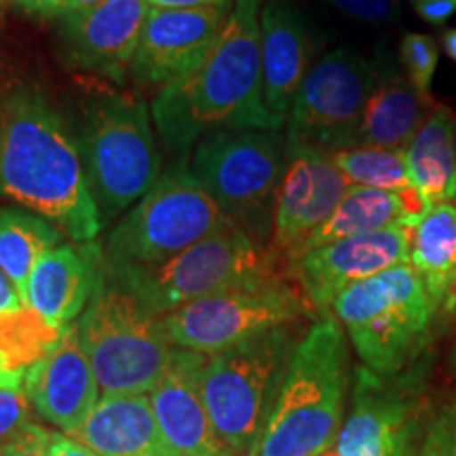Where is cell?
<instances>
[{"instance_id": "obj_1", "label": "cell", "mask_w": 456, "mask_h": 456, "mask_svg": "<svg viewBox=\"0 0 456 456\" xmlns=\"http://www.w3.org/2000/svg\"><path fill=\"white\" fill-rule=\"evenodd\" d=\"M265 0H235L209 55L180 81L159 91L152 123L163 146L186 155L220 131H279L285 123L265 100L260 11Z\"/></svg>"}, {"instance_id": "obj_2", "label": "cell", "mask_w": 456, "mask_h": 456, "mask_svg": "<svg viewBox=\"0 0 456 456\" xmlns=\"http://www.w3.org/2000/svg\"><path fill=\"white\" fill-rule=\"evenodd\" d=\"M0 197L53 222L77 243L95 241L104 228L77 135L37 87L0 95Z\"/></svg>"}, {"instance_id": "obj_3", "label": "cell", "mask_w": 456, "mask_h": 456, "mask_svg": "<svg viewBox=\"0 0 456 456\" xmlns=\"http://www.w3.org/2000/svg\"><path fill=\"white\" fill-rule=\"evenodd\" d=\"M349 387L338 319H317L302 336L254 456H315L336 446Z\"/></svg>"}, {"instance_id": "obj_4", "label": "cell", "mask_w": 456, "mask_h": 456, "mask_svg": "<svg viewBox=\"0 0 456 456\" xmlns=\"http://www.w3.org/2000/svg\"><path fill=\"white\" fill-rule=\"evenodd\" d=\"M302 336L292 323L205 357L201 397L228 456L256 454Z\"/></svg>"}, {"instance_id": "obj_5", "label": "cell", "mask_w": 456, "mask_h": 456, "mask_svg": "<svg viewBox=\"0 0 456 456\" xmlns=\"http://www.w3.org/2000/svg\"><path fill=\"white\" fill-rule=\"evenodd\" d=\"M332 311L362 366L379 376H397L419 363L442 315L410 262L351 285Z\"/></svg>"}, {"instance_id": "obj_6", "label": "cell", "mask_w": 456, "mask_h": 456, "mask_svg": "<svg viewBox=\"0 0 456 456\" xmlns=\"http://www.w3.org/2000/svg\"><path fill=\"white\" fill-rule=\"evenodd\" d=\"M104 273L157 317L224 289L283 277L271 249L231 222L161 265H110L104 260Z\"/></svg>"}, {"instance_id": "obj_7", "label": "cell", "mask_w": 456, "mask_h": 456, "mask_svg": "<svg viewBox=\"0 0 456 456\" xmlns=\"http://www.w3.org/2000/svg\"><path fill=\"white\" fill-rule=\"evenodd\" d=\"M77 144L104 224L134 208L161 178L152 112L144 100L118 94L91 100Z\"/></svg>"}, {"instance_id": "obj_8", "label": "cell", "mask_w": 456, "mask_h": 456, "mask_svg": "<svg viewBox=\"0 0 456 456\" xmlns=\"http://www.w3.org/2000/svg\"><path fill=\"white\" fill-rule=\"evenodd\" d=\"M78 340L104 395H138L155 389L178 346L171 345L163 317L104 273V262L87 309L78 322Z\"/></svg>"}, {"instance_id": "obj_9", "label": "cell", "mask_w": 456, "mask_h": 456, "mask_svg": "<svg viewBox=\"0 0 456 456\" xmlns=\"http://www.w3.org/2000/svg\"><path fill=\"white\" fill-rule=\"evenodd\" d=\"M288 165L279 131H220L192 148L191 167L232 226L269 248Z\"/></svg>"}, {"instance_id": "obj_10", "label": "cell", "mask_w": 456, "mask_h": 456, "mask_svg": "<svg viewBox=\"0 0 456 456\" xmlns=\"http://www.w3.org/2000/svg\"><path fill=\"white\" fill-rule=\"evenodd\" d=\"M226 222L188 163L182 161L165 171L112 228L104 260L110 265H161L209 237Z\"/></svg>"}, {"instance_id": "obj_11", "label": "cell", "mask_w": 456, "mask_h": 456, "mask_svg": "<svg viewBox=\"0 0 456 456\" xmlns=\"http://www.w3.org/2000/svg\"><path fill=\"white\" fill-rule=\"evenodd\" d=\"M315 309L296 283L273 277L205 296L163 317L171 345L201 355L266 332L315 317Z\"/></svg>"}, {"instance_id": "obj_12", "label": "cell", "mask_w": 456, "mask_h": 456, "mask_svg": "<svg viewBox=\"0 0 456 456\" xmlns=\"http://www.w3.org/2000/svg\"><path fill=\"white\" fill-rule=\"evenodd\" d=\"M374 64L349 49H334L311 66L285 121V144L319 152L353 148Z\"/></svg>"}, {"instance_id": "obj_13", "label": "cell", "mask_w": 456, "mask_h": 456, "mask_svg": "<svg viewBox=\"0 0 456 456\" xmlns=\"http://www.w3.org/2000/svg\"><path fill=\"white\" fill-rule=\"evenodd\" d=\"M425 363L397 376L359 366L353 406L336 440L340 456H410L419 427Z\"/></svg>"}, {"instance_id": "obj_14", "label": "cell", "mask_w": 456, "mask_h": 456, "mask_svg": "<svg viewBox=\"0 0 456 456\" xmlns=\"http://www.w3.org/2000/svg\"><path fill=\"white\" fill-rule=\"evenodd\" d=\"M416 222H399L385 231L366 232L302 254L288 275L322 317H328L338 296L363 279L410 262Z\"/></svg>"}, {"instance_id": "obj_15", "label": "cell", "mask_w": 456, "mask_h": 456, "mask_svg": "<svg viewBox=\"0 0 456 456\" xmlns=\"http://www.w3.org/2000/svg\"><path fill=\"white\" fill-rule=\"evenodd\" d=\"M288 165L277 197L269 249L288 266L298 258L302 245L338 208L351 184L326 152L306 146H288Z\"/></svg>"}, {"instance_id": "obj_16", "label": "cell", "mask_w": 456, "mask_h": 456, "mask_svg": "<svg viewBox=\"0 0 456 456\" xmlns=\"http://www.w3.org/2000/svg\"><path fill=\"white\" fill-rule=\"evenodd\" d=\"M151 13L146 0H106L57 21L61 64L123 83L131 70L142 28Z\"/></svg>"}, {"instance_id": "obj_17", "label": "cell", "mask_w": 456, "mask_h": 456, "mask_svg": "<svg viewBox=\"0 0 456 456\" xmlns=\"http://www.w3.org/2000/svg\"><path fill=\"white\" fill-rule=\"evenodd\" d=\"M232 7L151 9L131 61L142 87H169L201 64L224 30Z\"/></svg>"}, {"instance_id": "obj_18", "label": "cell", "mask_w": 456, "mask_h": 456, "mask_svg": "<svg viewBox=\"0 0 456 456\" xmlns=\"http://www.w3.org/2000/svg\"><path fill=\"white\" fill-rule=\"evenodd\" d=\"M24 393L34 412L60 433L81 429L98 406L100 383L77 328H66L60 345L26 374Z\"/></svg>"}, {"instance_id": "obj_19", "label": "cell", "mask_w": 456, "mask_h": 456, "mask_svg": "<svg viewBox=\"0 0 456 456\" xmlns=\"http://www.w3.org/2000/svg\"><path fill=\"white\" fill-rule=\"evenodd\" d=\"M201 353L175 349L151 391L152 412L169 456H228L201 397Z\"/></svg>"}, {"instance_id": "obj_20", "label": "cell", "mask_w": 456, "mask_h": 456, "mask_svg": "<svg viewBox=\"0 0 456 456\" xmlns=\"http://www.w3.org/2000/svg\"><path fill=\"white\" fill-rule=\"evenodd\" d=\"M315 49L313 28L294 0H265L260 11L262 81L266 106L281 123L288 121Z\"/></svg>"}, {"instance_id": "obj_21", "label": "cell", "mask_w": 456, "mask_h": 456, "mask_svg": "<svg viewBox=\"0 0 456 456\" xmlns=\"http://www.w3.org/2000/svg\"><path fill=\"white\" fill-rule=\"evenodd\" d=\"M104 249L98 241L61 243L38 260L28 283V306L57 330L74 326L98 283Z\"/></svg>"}, {"instance_id": "obj_22", "label": "cell", "mask_w": 456, "mask_h": 456, "mask_svg": "<svg viewBox=\"0 0 456 456\" xmlns=\"http://www.w3.org/2000/svg\"><path fill=\"white\" fill-rule=\"evenodd\" d=\"M440 102L414 89L406 74L399 72L389 57L374 64V83L363 106L362 121L355 134V146L406 151L410 140Z\"/></svg>"}, {"instance_id": "obj_23", "label": "cell", "mask_w": 456, "mask_h": 456, "mask_svg": "<svg viewBox=\"0 0 456 456\" xmlns=\"http://www.w3.org/2000/svg\"><path fill=\"white\" fill-rule=\"evenodd\" d=\"M70 437L98 456H169L151 393L102 395L85 425Z\"/></svg>"}, {"instance_id": "obj_24", "label": "cell", "mask_w": 456, "mask_h": 456, "mask_svg": "<svg viewBox=\"0 0 456 456\" xmlns=\"http://www.w3.org/2000/svg\"><path fill=\"white\" fill-rule=\"evenodd\" d=\"M429 208L431 205L416 188L391 192L351 186L334 214L313 232L309 241L302 245L298 258L311 249L323 248V245L340 241V239L385 231L399 222H419Z\"/></svg>"}, {"instance_id": "obj_25", "label": "cell", "mask_w": 456, "mask_h": 456, "mask_svg": "<svg viewBox=\"0 0 456 456\" xmlns=\"http://www.w3.org/2000/svg\"><path fill=\"white\" fill-rule=\"evenodd\" d=\"M456 112L440 104L403 151L410 184L429 205L456 203Z\"/></svg>"}, {"instance_id": "obj_26", "label": "cell", "mask_w": 456, "mask_h": 456, "mask_svg": "<svg viewBox=\"0 0 456 456\" xmlns=\"http://www.w3.org/2000/svg\"><path fill=\"white\" fill-rule=\"evenodd\" d=\"M410 265L444 313L456 311V203H437L416 222Z\"/></svg>"}, {"instance_id": "obj_27", "label": "cell", "mask_w": 456, "mask_h": 456, "mask_svg": "<svg viewBox=\"0 0 456 456\" xmlns=\"http://www.w3.org/2000/svg\"><path fill=\"white\" fill-rule=\"evenodd\" d=\"M64 232L43 216L9 205L0 208V269L28 306V283L38 260L64 243Z\"/></svg>"}, {"instance_id": "obj_28", "label": "cell", "mask_w": 456, "mask_h": 456, "mask_svg": "<svg viewBox=\"0 0 456 456\" xmlns=\"http://www.w3.org/2000/svg\"><path fill=\"white\" fill-rule=\"evenodd\" d=\"M57 330L30 306L0 315V385L21 387L30 370L60 345Z\"/></svg>"}, {"instance_id": "obj_29", "label": "cell", "mask_w": 456, "mask_h": 456, "mask_svg": "<svg viewBox=\"0 0 456 456\" xmlns=\"http://www.w3.org/2000/svg\"><path fill=\"white\" fill-rule=\"evenodd\" d=\"M328 157L351 186L376 188V191L391 192L412 188L403 151L355 146L330 152Z\"/></svg>"}, {"instance_id": "obj_30", "label": "cell", "mask_w": 456, "mask_h": 456, "mask_svg": "<svg viewBox=\"0 0 456 456\" xmlns=\"http://www.w3.org/2000/svg\"><path fill=\"white\" fill-rule=\"evenodd\" d=\"M399 60L408 81L423 95H431L433 77L440 66V45L429 34L406 32L399 43Z\"/></svg>"}, {"instance_id": "obj_31", "label": "cell", "mask_w": 456, "mask_h": 456, "mask_svg": "<svg viewBox=\"0 0 456 456\" xmlns=\"http://www.w3.org/2000/svg\"><path fill=\"white\" fill-rule=\"evenodd\" d=\"M32 406L21 387L0 385V446H7L32 423Z\"/></svg>"}, {"instance_id": "obj_32", "label": "cell", "mask_w": 456, "mask_h": 456, "mask_svg": "<svg viewBox=\"0 0 456 456\" xmlns=\"http://www.w3.org/2000/svg\"><path fill=\"white\" fill-rule=\"evenodd\" d=\"M106 0H13V7L21 15L41 21H60L68 15L81 13Z\"/></svg>"}, {"instance_id": "obj_33", "label": "cell", "mask_w": 456, "mask_h": 456, "mask_svg": "<svg viewBox=\"0 0 456 456\" xmlns=\"http://www.w3.org/2000/svg\"><path fill=\"white\" fill-rule=\"evenodd\" d=\"M340 13L370 24H383L399 17V0H322Z\"/></svg>"}, {"instance_id": "obj_34", "label": "cell", "mask_w": 456, "mask_h": 456, "mask_svg": "<svg viewBox=\"0 0 456 456\" xmlns=\"http://www.w3.org/2000/svg\"><path fill=\"white\" fill-rule=\"evenodd\" d=\"M423 456H456V403L442 410L427 429Z\"/></svg>"}, {"instance_id": "obj_35", "label": "cell", "mask_w": 456, "mask_h": 456, "mask_svg": "<svg viewBox=\"0 0 456 456\" xmlns=\"http://www.w3.org/2000/svg\"><path fill=\"white\" fill-rule=\"evenodd\" d=\"M49 442L51 431L43 429L37 423H30L3 448L0 456H49Z\"/></svg>"}, {"instance_id": "obj_36", "label": "cell", "mask_w": 456, "mask_h": 456, "mask_svg": "<svg viewBox=\"0 0 456 456\" xmlns=\"http://www.w3.org/2000/svg\"><path fill=\"white\" fill-rule=\"evenodd\" d=\"M410 7L429 26H446L456 15V0H410Z\"/></svg>"}, {"instance_id": "obj_37", "label": "cell", "mask_w": 456, "mask_h": 456, "mask_svg": "<svg viewBox=\"0 0 456 456\" xmlns=\"http://www.w3.org/2000/svg\"><path fill=\"white\" fill-rule=\"evenodd\" d=\"M49 456H98V454L91 452L87 446H83L81 442H77L70 436H64V433L60 431H51Z\"/></svg>"}, {"instance_id": "obj_38", "label": "cell", "mask_w": 456, "mask_h": 456, "mask_svg": "<svg viewBox=\"0 0 456 456\" xmlns=\"http://www.w3.org/2000/svg\"><path fill=\"white\" fill-rule=\"evenodd\" d=\"M151 9H205L232 7L235 0H146Z\"/></svg>"}, {"instance_id": "obj_39", "label": "cell", "mask_w": 456, "mask_h": 456, "mask_svg": "<svg viewBox=\"0 0 456 456\" xmlns=\"http://www.w3.org/2000/svg\"><path fill=\"white\" fill-rule=\"evenodd\" d=\"M21 306H26V305L21 302L20 294L15 292L11 279L4 275L3 269H0V315H3V313L21 309Z\"/></svg>"}, {"instance_id": "obj_40", "label": "cell", "mask_w": 456, "mask_h": 456, "mask_svg": "<svg viewBox=\"0 0 456 456\" xmlns=\"http://www.w3.org/2000/svg\"><path fill=\"white\" fill-rule=\"evenodd\" d=\"M440 47L456 64V28H446V30L440 34Z\"/></svg>"}, {"instance_id": "obj_41", "label": "cell", "mask_w": 456, "mask_h": 456, "mask_svg": "<svg viewBox=\"0 0 456 456\" xmlns=\"http://www.w3.org/2000/svg\"><path fill=\"white\" fill-rule=\"evenodd\" d=\"M315 456H340L338 452H336V446L334 448H330V450H326V452H322V454H315Z\"/></svg>"}, {"instance_id": "obj_42", "label": "cell", "mask_w": 456, "mask_h": 456, "mask_svg": "<svg viewBox=\"0 0 456 456\" xmlns=\"http://www.w3.org/2000/svg\"><path fill=\"white\" fill-rule=\"evenodd\" d=\"M3 448H4V446H0V454H3Z\"/></svg>"}, {"instance_id": "obj_43", "label": "cell", "mask_w": 456, "mask_h": 456, "mask_svg": "<svg viewBox=\"0 0 456 456\" xmlns=\"http://www.w3.org/2000/svg\"><path fill=\"white\" fill-rule=\"evenodd\" d=\"M454 144H456V134H454Z\"/></svg>"}]
</instances>
